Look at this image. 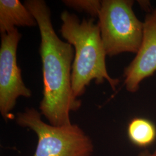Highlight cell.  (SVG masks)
I'll return each mask as SVG.
<instances>
[{"instance_id": "5b68a950", "label": "cell", "mask_w": 156, "mask_h": 156, "mask_svg": "<svg viewBox=\"0 0 156 156\" xmlns=\"http://www.w3.org/2000/svg\"><path fill=\"white\" fill-rule=\"evenodd\" d=\"M21 37L17 28L1 35L0 112L6 122L14 117L11 112L17 98L32 95L31 91L23 81L21 69L17 62V48Z\"/></svg>"}, {"instance_id": "52a82bcc", "label": "cell", "mask_w": 156, "mask_h": 156, "mask_svg": "<svg viewBox=\"0 0 156 156\" xmlns=\"http://www.w3.org/2000/svg\"><path fill=\"white\" fill-rule=\"evenodd\" d=\"M38 26L31 13L19 0L0 1V32L5 34L16 27Z\"/></svg>"}, {"instance_id": "6da1fadb", "label": "cell", "mask_w": 156, "mask_h": 156, "mask_svg": "<svg viewBox=\"0 0 156 156\" xmlns=\"http://www.w3.org/2000/svg\"><path fill=\"white\" fill-rule=\"evenodd\" d=\"M24 4L36 20L41 34L44 91L40 113L52 126L69 125L70 113L78 111L82 105L81 101L73 97L71 88L73 47L57 35L45 1L27 0Z\"/></svg>"}, {"instance_id": "277c9868", "label": "cell", "mask_w": 156, "mask_h": 156, "mask_svg": "<svg viewBox=\"0 0 156 156\" xmlns=\"http://www.w3.org/2000/svg\"><path fill=\"white\" fill-rule=\"evenodd\" d=\"M134 1L104 0L98 15V25L106 55L124 52L137 53L144 35V23L133 9Z\"/></svg>"}, {"instance_id": "8992f818", "label": "cell", "mask_w": 156, "mask_h": 156, "mask_svg": "<svg viewBox=\"0 0 156 156\" xmlns=\"http://www.w3.org/2000/svg\"><path fill=\"white\" fill-rule=\"evenodd\" d=\"M156 71V9L148 14L144 22V35L140 49L133 61L124 69V84L134 93L141 81Z\"/></svg>"}, {"instance_id": "3957f363", "label": "cell", "mask_w": 156, "mask_h": 156, "mask_svg": "<svg viewBox=\"0 0 156 156\" xmlns=\"http://www.w3.org/2000/svg\"><path fill=\"white\" fill-rule=\"evenodd\" d=\"M20 126L31 129L38 138L33 156H91L93 141L76 124L57 127L45 123L41 113L34 108H26L16 118Z\"/></svg>"}, {"instance_id": "7a4b0ae2", "label": "cell", "mask_w": 156, "mask_h": 156, "mask_svg": "<svg viewBox=\"0 0 156 156\" xmlns=\"http://www.w3.org/2000/svg\"><path fill=\"white\" fill-rule=\"evenodd\" d=\"M60 32L75 50L72 66L71 88L75 98L84 94L92 80L101 84L106 80L115 90L120 80L112 78L106 69V53L98 23L94 18L82 21L75 14L62 12Z\"/></svg>"}, {"instance_id": "9c48e42d", "label": "cell", "mask_w": 156, "mask_h": 156, "mask_svg": "<svg viewBox=\"0 0 156 156\" xmlns=\"http://www.w3.org/2000/svg\"><path fill=\"white\" fill-rule=\"evenodd\" d=\"M64 4L78 11L84 12L91 16H98L102 1L98 0H65Z\"/></svg>"}, {"instance_id": "30bf717a", "label": "cell", "mask_w": 156, "mask_h": 156, "mask_svg": "<svg viewBox=\"0 0 156 156\" xmlns=\"http://www.w3.org/2000/svg\"><path fill=\"white\" fill-rule=\"evenodd\" d=\"M138 156H156V149L151 153L147 151H142L139 154Z\"/></svg>"}, {"instance_id": "ba28073f", "label": "cell", "mask_w": 156, "mask_h": 156, "mask_svg": "<svg viewBox=\"0 0 156 156\" xmlns=\"http://www.w3.org/2000/svg\"><path fill=\"white\" fill-rule=\"evenodd\" d=\"M127 135L135 146L140 148L149 147L156 141V126L147 119L135 117L128 124Z\"/></svg>"}]
</instances>
